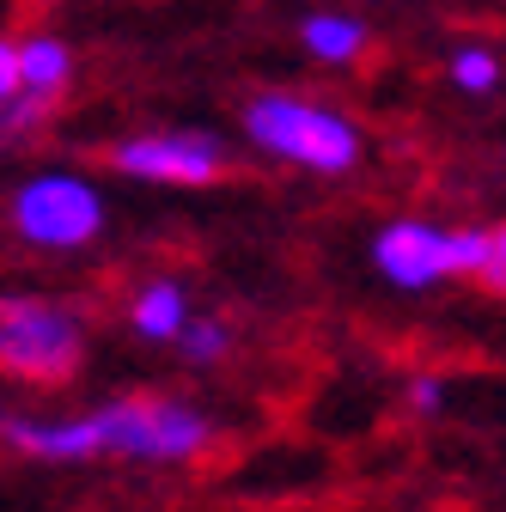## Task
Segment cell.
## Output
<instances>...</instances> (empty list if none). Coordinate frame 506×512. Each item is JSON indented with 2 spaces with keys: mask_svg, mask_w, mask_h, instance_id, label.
Segmentation results:
<instances>
[{
  "mask_svg": "<svg viewBox=\"0 0 506 512\" xmlns=\"http://www.w3.org/2000/svg\"><path fill=\"white\" fill-rule=\"evenodd\" d=\"M244 135L263 153H275L287 165H305V171H324V177H336L360 159V135L342 110L311 104V98H287V92L250 98L244 104Z\"/></svg>",
  "mask_w": 506,
  "mask_h": 512,
  "instance_id": "cell-1",
  "label": "cell"
},
{
  "mask_svg": "<svg viewBox=\"0 0 506 512\" xmlns=\"http://www.w3.org/2000/svg\"><path fill=\"white\" fill-rule=\"evenodd\" d=\"M86 360V324L55 299H0V372L25 384H68Z\"/></svg>",
  "mask_w": 506,
  "mask_h": 512,
  "instance_id": "cell-2",
  "label": "cell"
},
{
  "mask_svg": "<svg viewBox=\"0 0 506 512\" xmlns=\"http://www.w3.org/2000/svg\"><path fill=\"white\" fill-rule=\"evenodd\" d=\"M98 427V452H122V458H147V464H183V458H202L208 452V415L171 403V397H122L92 409Z\"/></svg>",
  "mask_w": 506,
  "mask_h": 512,
  "instance_id": "cell-3",
  "label": "cell"
},
{
  "mask_svg": "<svg viewBox=\"0 0 506 512\" xmlns=\"http://www.w3.org/2000/svg\"><path fill=\"white\" fill-rule=\"evenodd\" d=\"M13 232L43 250H80L104 232V202L86 177L49 171V177H31L13 196Z\"/></svg>",
  "mask_w": 506,
  "mask_h": 512,
  "instance_id": "cell-4",
  "label": "cell"
},
{
  "mask_svg": "<svg viewBox=\"0 0 506 512\" xmlns=\"http://www.w3.org/2000/svg\"><path fill=\"white\" fill-rule=\"evenodd\" d=\"M116 171H129L141 183H220L232 171V153L214 135H189V128H171V135H135L110 153Z\"/></svg>",
  "mask_w": 506,
  "mask_h": 512,
  "instance_id": "cell-5",
  "label": "cell"
},
{
  "mask_svg": "<svg viewBox=\"0 0 506 512\" xmlns=\"http://www.w3.org/2000/svg\"><path fill=\"white\" fill-rule=\"evenodd\" d=\"M372 256H378V269H385L397 287H409V293L458 275V244H452V232L446 226H427V220H397L385 238L372 244Z\"/></svg>",
  "mask_w": 506,
  "mask_h": 512,
  "instance_id": "cell-6",
  "label": "cell"
},
{
  "mask_svg": "<svg viewBox=\"0 0 506 512\" xmlns=\"http://www.w3.org/2000/svg\"><path fill=\"white\" fill-rule=\"evenodd\" d=\"M0 439L19 445V452H31V458H49V464H86V458H98L92 415H80V421H0Z\"/></svg>",
  "mask_w": 506,
  "mask_h": 512,
  "instance_id": "cell-7",
  "label": "cell"
},
{
  "mask_svg": "<svg viewBox=\"0 0 506 512\" xmlns=\"http://www.w3.org/2000/svg\"><path fill=\"white\" fill-rule=\"evenodd\" d=\"M68 74H74L68 43H55V37H31V43H19V92H25V98L55 104L61 92H68Z\"/></svg>",
  "mask_w": 506,
  "mask_h": 512,
  "instance_id": "cell-8",
  "label": "cell"
},
{
  "mask_svg": "<svg viewBox=\"0 0 506 512\" xmlns=\"http://www.w3.org/2000/svg\"><path fill=\"white\" fill-rule=\"evenodd\" d=\"M129 324L147 336V342H177L183 324H189V293L177 281H147L135 311H129Z\"/></svg>",
  "mask_w": 506,
  "mask_h": 512,
  "instance_id": "cell-9",
  "label": "cell"
},
{
  "mask_svg": "<svg viewBox=\"0 0 506 512\" xmlns=\"http://www.w3.org/2000/svg\"><path fill=\"white\" fill-rule=\"evenodd\" d=\"M458 244V275L482 281L488 293H506V226L500 232H452Z\"/></svg>",
  "mask_w": 506,
  "mask_h": 512,
  "instance_id": "cell-10",
  "label": "cell"
},
{
  "mask_svg": "<svg viewBox=\"0 0 506 512\" xmlns=\"http://www.w3.org/2000/svg\"><path fill=\"white\" fill-rule=\"evenodd\" d=\"M305 49L318 61H354L366 49V25L342 13H318V19H305Z\"/></svg>",
  "mask_w": 506,
  "mask_h": 512,
  "instance_id": "cell-11",
  "label": "cell"
},
{
  "mask_svg": "<svg viewBox=\"0 0 506 512\" xmlns=\"http://www.w3.org/2000/svg\"><path fill=\"white\" fill-rule=\"evenodd\" d=\"M452 80H458L464 92H488V86H500V61H494L488 49H458V55H452Z\"/></svg>",
  "mask_w": 506,
  "mask_h": 512,
  "instance_id": "cell-12",
  "label": "cell"
},
{
  "mask_svg": "<svg viewBox=\"0 0 506 512\" xmlns=\"http://www.w3.org/2000/svg\"><path fill=\"white\" fill-rule=\"evenodd\" d=\"M183 348H189V360H220L226 348H232V336L220 330V324H208V317H202V324H196V317H189V324H183V336H177Z\"/></svg>",
  "mask_w": 506,
  "mask_h": 512,
  "instance_id": "cell-13",
  "label": "cell"
},
{
  "mask_svg": "<svg viewBox=\"0 0 506 512\" xmlns=\"http://www.w3.org/2000/svg\"><path fill=\"white\" fill-rule=\"evenodd\" d=\"M13 92H19V49L0 43V104H7Z\"/></svg>",
  "mask_w": 506,
  "mask_h": 512,
  "instance_id": "cell-14",
  "label": "cell"
},
{
  "mask_svg": "<svg viewBox=\"0 0 506 512\" xmlns=\"http://www.w3.org/2000/svg\"><path fill=\"white\" fill-rule=\"evenodd\" d=\"M409 397H415L421 415H433L439 403H446V384H439V378H415V391H409Z\"/></svg>",
  "mask_w": 506,
  "mask_h": 512,
  "instance_id": "cell-15",
  "label": "cell"
}]
</instances>
